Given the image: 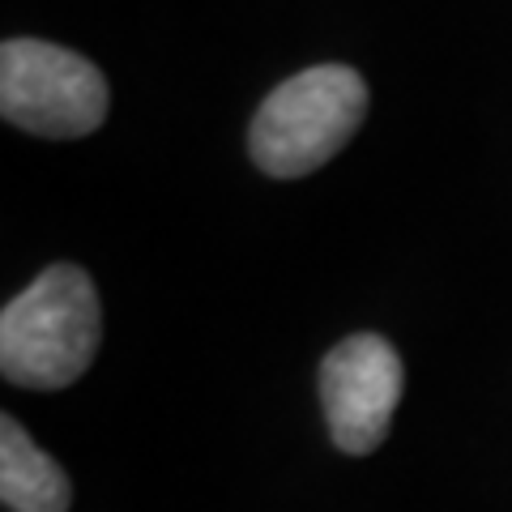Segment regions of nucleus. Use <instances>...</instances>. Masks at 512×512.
Returning a JSON list of instances; mask_svg holds the SVG:
<instances>
[{
	"instance_id": "f257e3e1",
	"label": "nucleus",
	"mask_w": 512,
	"mask_h": 512,
	"mask_svg": "<svg viewBox=\"0 0 512 512\" xmlns=\"http://www.w3.org/2000/svg\"><path fill=\"white\" fill-rule=\"evenodd\" d=\"M103 338L99 291L82 265H47L0 312V372L22 389H69Z\"/></svg>"
},
{
	"instance_id": "f03ea898",
	"label": "nucleus",
	"mask_w": 512,
	"mask_h": 512,
	"mask_svg": "<svg viewBox=\"0 0 512 512\" xmlns=\"http://www.w3.org/2000/svg\"><path fill=\"white\" fill-rule=\"evenodd\" d=\"M367 116V82L350 64H312L256 107L248 128L252 163L274 180H299L346 150Z\"/></svg>"
},
{
	"instance_id": "7ed1b4c3",
	"label": "nucleus",
	"mask_w": 512,
	"mask_h": 512,
	"mask_svg": "<svg viewBox=\"0 0 512 512\" xmlns=\"http://www.w3.org/2000/svg\"><path fill=\"white\" fill-rule=\"evenodd\" d=\"M111 90L94 60L43 39L0 47V116L26 133L69 141L107 120Z\"/></svg>"
},
{
	"instance_id": "20e7f679",
	"label": "nucleus",
	"mask_w": 512,
	"mask_h": 512,
	"mask_svg": "<svg viewBox=\"0 0 512 512\" xmlns=\"http://www.w3.org/2000/svg\"><path fill=\"white\" fill-rule=\"evenodd\" d=\"M402 402V359L380 333H355L320 363V406L342 453H372L384 444Z\"/></svg>"
},
{
	"instance_id": "39448f33",
	"label": "nucleus",
	"mask_w": 512,
	"mask_h": 512,
	"mask_svg": "<svg viewBox=\"0 0 512 512\" xmlns=\"http://www.w3.org/2000/svg\"><path fill=\"white\" fill-rule=\"evenodd\" d=\"M0 500L13 512H69L73 483L18 419H0Z\"/></svg>"
}]
</instances>
